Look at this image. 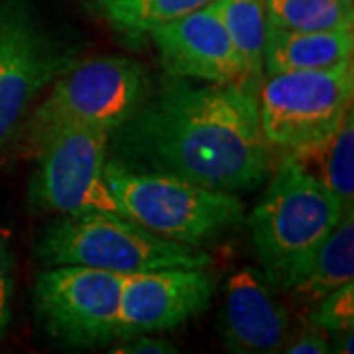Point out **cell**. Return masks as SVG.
<instances>
[{"label": "cell", "mask_w": 354, "mask_h": 354, "mask_svg": "<svg viewBox=\"0 0 354 354\" xmlns=\"http://www.w3.org/2000/svg\"><path fill=\"white\" fill-rule=\"evenodd\" d=\"M114 132L127 158L120 164L148 165L209 189H250L268 171L270 144L250 85H191L171 77Z\"/></svg>", "instance_id": "obj_1"}, {"label": "cell", "mask_w": 354, "mask_h": 354, "mask_svg": "<svg viewBox=\"0 0 354 354\" xmlns=\"http://www.w3.org/2000/svg\"><path fill=\"white\" fill-rule=\"evenodd\" d=\"M342 215L337 197L288 158L250 216L252 242L274 290H290Z\"/></svg>", "instance_id": "obj_2"}, {"label": "cell", "mask_w": 354, "mask_h": 354, "mask_svg": "<svg viewBox=\"0 0 354 354\" xmlns=\"http://www.w3.org/2000/svg\"><path fill=\"white\" fill-rule=\"evenodd\" d=\"M38 258L51 266H87L116 274L162 268H207L211 256L181 242L167 241L124 215L88 211L65 215L38 244Z\"/></svg>", "instance_id": "obj_3"}, {"label": "cell", "mask_w": 354, "mask_h": 354, "mask_svg": "<svg viewBox=\"0 0 354 354\" xmlns=\"http://www.w3.org/2000/svg\"><path fill=\"white\" fill-rule=\"evenodd\" d=\"M104 177L122 213L167 241L197 246L236 227L244 216L242 201L167 174L144 171L111 160Z\"/></svg>", "instance_id": "obj_4"}, {"label": "cell", "mask_w": 354, "mask_h": 354, "mask_svg": "<svg viewBox=\"0 0 354 354\" xmlns=\"http://www.w3.org/2000/svg\"><path fill=\"white\" fill-rule=\"evenodd\" d=\"M353 91V59L327 69L268 75L258 93L266 142L290 152L323 142L351 111Z\"/></svg>", "instance_id": "obj_5"}, {"label": "cell", "mask_w": 354, "mask_h": 354, "mask_svg": "<svg viewBox=\"0 0 354 354\" xmlns=\"http://www.w3.org/2000/svg\"><path fill=\"white\" fill-rule=\"evenodd\" d=\"M32 140L38 148V165L30 183L34 207L64 216L88 211L124 215L104 177L111 132L57 124Z\"/></svg>", "instance_id": "obj_6"}, {"label": "cell", "mask_w": 354, "mask_h": 354, "mask_svg": "<svg viewBox=\"0 0 354 354\" xmlns=\"http://www.w3.org/2000/svg\"><path fill=\"white\" fill-rule=\"evenodd\" d=\"M146 73L128 57H99L71 65L55 79L32 118V138L57 124L101 128L113 134L138 111Z\"/></svg>", "instance_id": "obj_7"}, {"label": "cell", "mask_w": 354, "mask_h": 354, "mask_svg": "<svg viewBox=\"0 0 354 354\" xmlns=\"http://www.w3.org/2000/svg\"><path fill=\"white\" fill-rule=\"evenodd\" d=\"M124 276L87 266H51L36 281L44 329L69 346H104L120 339Z\"/></svg>", "instance_id": "obj_8"}, {"label": "cell", "mask_w": 354, "mask_h": 354, "mask_svg": "<svg viewBox=\"0 0 354 354\" xmlns=\"http://www.w3.org/2000/svg\"><path fill=\"white\" fill-rule=\"evenodd\" d=\"M71 65V53L39 26L28 0L0 2V150L32 101Z\"/></svg>", "instance_id": "obj_9"}, {"label": "cell", "mask_w": 354, "mask_h": 354, "mask_svg": "<svg viewBox=\"0 0 354 354\" xmlns=\"http://www.w3.org/2000/svg\"><path fill=\"white\" fill-rule=\"evenodd\" d=\"M215 293L207 268H162L124 276L120 339L169 330L205 311Z\"/></svg>", "instance_id": "obj_10"}, {"label": "cell", "mask_w": 354, "mask_h": 354, "mask_svg": "<svg viewBox=\"0 0 354 354\" xmlns=\"http://www.w3.org/2000/svg\"><path fill=\"white\" fill-rule=\"evenodd\" d=\"M148 34L169 77L218 85H250L244 62L228 38L216 2L158 26Z\"/></svg>", "instance_id": "obj_11"}, {"label": "cell", "mask_w": 354, "mask_h": 354, "mask_svg": "<svg viewBox=\"0 0 354 354\" xmlns=\"http://www.w3.org/2000/svg\"><path fill=\"white\" fill-rule=\"evenodd\" d=\"M290 319L262 272L244 268L225 291L223 339L236 353H278L286 346Z\"/></svg>", "instance_id": "obj_12"}, {"label": "cell", "mask_w": 354, "mask_h": 354, "mask_svg": "<svg viewBox=\"0 0 354 354\" xmlns=\"http://www.w3.org/2000/svg\"><path fill=\"white\" fill-rule=\"evenodd\" d=\"M353 30L293 32L270 24L264 48V71L274 75L286 71L327 69L353 59Z\"/></svg>", "instance_id": "obj_13"}, {"label": "cell", "mask_w": 354, "mask_h": 354, "mask_svg": "<svg viewBox=\"0 0 354 354\" xmlns=\"http://www.w3.org/2000/svg\"><path fill=\"white\" fill-rule=\"evenodd\" d=\"M354 278V216L344 213L311 254L290 290L304 301L315 305L330 291L351 283Z\"/></svg>", "instance_id": "obj_14"}, {"label": "cell", "mask_w": 354, "mask_h": 354, "mask_svg": "<svg viewBox=\"0 0 354 354\" xmlns=\"http://www.w3.org/2000/svg\"><path fill=\"white\" fill-rule=\"evenodd\" d=\"M297 156L315 158L317 171L311 176L317 177L327 189L341 203L344 213L354 211V120L353 109L346 113L344 120L337 130L315 146L297 150Z\"/></svg>", "instance_id": "obj_15"}, {"label": "cell", "mask_w": 354, "mask_h": 354, "mask_svg": "<svg viewBox=\"0 0 354 354\" xmlns=\"http://www.w3.org/2000/svg\"><path fill=\"white\" fill-rule=\"evenodd\" d=\"M228 38L244 62L248 83L258 87L264 73V48L268 38L266 0H216Z\"/></svg>", "instance_id": "obj_16"}, {"label": "cell", "mask_w": 354, "mask_h": 354, "mask_svg": "<svg viewBox=\"0 0 354 354\" xmlns=\"http://www.w3.org/2000/svg\"><path fill=\"white\" fill-rule=\"evenodd\" d=\"M272 26L293 32L353 30V0H266Z\"/></svg>", "instance_id": "obj_17"}, {"label": "cell", "mask_w": 354, "mask_h": 354, "mask_svg": "<svg viewBox=\"0 0 354 354\" xmlns=\"http://www.w3.org/2000/svg\"><path fill=\"white\" fill-rule=\"evenodd\" d=\"M216 0H95L101 14L128 34H148Z\"/></svg>", "instance_id": "obj_18"}, {"label": "cell", "mask_w": 354, "mask_h": 354, "mask_svg": "<svg viewBox=\"0 0 354 354\" xmlns=\"http://www.w3.org/2000/svg\"><path fill=\"white\" fill-rule=\"evenodd\" d=\"M313 311V325L317 329L346 330L353 329L354 323V283L341 286L339 290L330 291L323 299L317 301Z\"/></svg>", "instance_id": "obj_19"}, {"label": "cell", "mask_w": 354, "mask_h": 354, "mask_svg": "<svg viewBox=\"0 0 354 354\" xmlns=\"http://www.w3.org/2000/svg\"><path fill=\"white\" fill-rule=\"evenodd\" d=\"M12 252L8 248L6 239L0 234V339L8 329L10 323V305H12L14 278H12Z\"/></svg>", "instance_id": "obj_20"}, {"label": "cell", "mask_w": 354, "mask_h": 354, "mask_svg": "<svg viewBox=\"0 0 354 354\" xmlns=\"http://www.w3.org/2000/svg\"><path fill=\"white\" fill-rule=\"evenodd\" d=\"M113 353L118 354H174L177 348L171 342L162 341V339H152V337H144L136 335L130 337L128 342H124L120 348H113Z\"/></svg>", "instance_id": "obj_21"}, {"label": "cell", "mask_w": 354, "mask_h": 354, "mask_svg": "<svg viewBox=\"0 0 354 354\" xmlns=\"http://www.w3.org/2000/svg\"><path fill=\"white\" fill-rule=\"evenodd\" d=\"M330 351L327 339L319 330H309L299 335L286 346L288 354H327Z\"/></svg>", "instance_id": "obj_22"}]
</instances>
